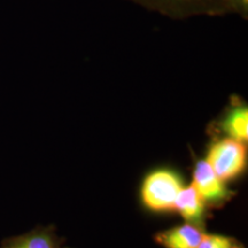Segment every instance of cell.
<instances>
[{
  "label": "cell",
  "mask_w": 248,
  "mask_h": 248,
  "mask_svg": "<svg viewBox=\"0 0 248 248\" xmlns=\"http://www.w3.org/2000/svg\"><path fill=\"white\" fill-rule=\"evenodd\" d=\"M204 233V226L186 222L157 232L154 235V240L163 248H198Z\"/></svg>",
  "instance_id": "5b68a950"
},
{
  "label": "cell",
  "mask_w": 248,
  "mask_h": 248,
  "mask_svg": "<svg viewBox=\"0 0 248 248\" xmlns=\"http://www.w3.org/2000/svg\"><path fill=\"white\" fill-rule=\"evenodd\" d=\"M206 161L213 171L226 182L239 176L246 168V146L229 137L218 139L210 145Z\"/></svg>",
  "instance_id": "3957f363"
},
{
  "label": "cell",
  "mask_w": 248,
  "mask_h": 248,
  "mask_svg": "<svg viewBox=\"0 0 248 248\" xmlns=\"http://www.w3.org/2000/svg\"><path fill=\"white\" fill-rule=\"evenodd\" d=\"M198 248H246L235 238L222 234L204 233Z\"/></svg>",
  "instance_id": "9c48e42d"
},
{
  "label": "cell",
  "mask_w": 248,
  "mask_h": 248,
  "mask_svg": "<svg viewBox=\"0 0 248 248\" xmlns=\"http://www.w3.org/2000/svg\"><path fill=\"white\" fill-rule=\"evenodd\" d=\"M192 185L206 204L210 206L223 204L233 194L225 186V182L213 171L206 160L195 163Z\"/></svg>",
  "instance_id": "277c9868"
},
{
  "label": "cell",
  "mask_w": 248,
  "mask_h": 248,
  "mask_svg": "<svg viewBox=\"0 0 248 248\" xmlns=\"http://www.w3.org/2000/svg\"><path fill=\"white\" fill-rule=\"evenodd\" d=\"M183 186L182 179L172 170H155L142 183L141 200L154 212L173 210L175 200Z\"/></svg>",
  "instance_id": "7a4b0ae2"
},
{
  "label": "cell",
  "mask_w": 248,
  "mask_h": 248,
  "mask_svg": "<svg viewBox=\"0 0 248 248\" xmlns=\"http://www.w3.org/2000/svg\"><path fill=\"white\" fill-rule=\"evenodd\" d=\"M206 206V202L191 184L190 186H183L179 191L173 204V210H176L186 222L203 226Z\"/></svg>",
  "instance_id": "52a82bcc"
},
{
  "label": "cell",
  "mask_w": 248,
  "mask_h": 248,
  "mask_svg": "<svg viewBox=\"0 0 248 248\" xmlns=\"http://www.w3.org/2000/svg\"><path fill=\"white\" fill-rule=\"evenodd\" d=\"M222 130L229 138L246 142L248 139V109L247 105L237 97L232 99L224 119L222 121Z\"/></svg>",
  "instance_id": "ba28073f"
},
{
  "label": "cell",
  "mask_w": 248,
  "mask_h": 248,
  "mask_svg": "<svg viewBox=\"0 0 248 248\" xmlns=\"http://www.w3.org/2000/svg\"><path fill=\"white\" fill-rule=\"evenodd\" d=\"M151 13L171 20L232 14L230 0H125Z\"/></svg>",
  "instance_id": "6da1fadb"
},
{
  "label": "cell",
  "mask_w": 248,
  "mask_h": 248,
  "mask_svg": "<svg viewBox=\"0 0 248 248\" xmlns=\"http://www.w3.org/2000/svg\"><path fill=\"white\" fill-rule=\"evenodd\" d=\"M0 248H62L54 226H37L27 233L2 240Z\"/></svg>",
  "instance_id": "8992f818"
},
{
  "label": "cell",
  "mask_w": 248,
  "mask_h": 248,
  "mask_svg": "<svg viewBox=\"0 0 248 248\" xmlns=\"http://www.w3.org/2000/svg\"><path fill=\"white\" fill-rule=\"evenodd\" d=\"M232 14L239 15L244 20L248 17V0H230Z\"/></svg>",
  "instance_id": "30bf717a"
}]
</instances>
